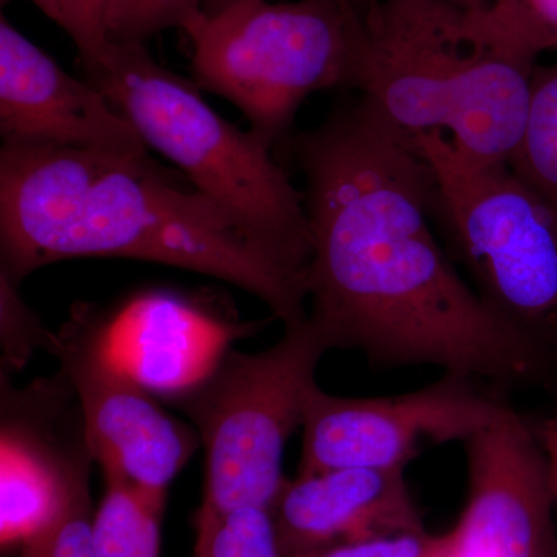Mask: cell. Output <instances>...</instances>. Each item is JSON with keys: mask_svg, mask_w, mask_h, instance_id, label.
Masks as SVG:
<instances>
[{"mask_svg": "<svg viewBox=\"0 0 557 557\" xmlns=\"http://www.w3.org/2000/svg\"><path fill=\"white\" fill-rule=\"evenodd\" d=\"M289 145L310 220L307 319L330 350L500 391L547 379L555 359L487 309L440 244L426 161L368 98L341 102Z\"/></svg>", "mask_w": 557, "mask_h": 557, "instance_id": "cell-1", "label": "cell"}, {"mask_svg": "<svg viewBox=\"0 0 557 557\" xmlns=\"http://www.w3.org/2000/svg\"><path fill=\"white\" fill-rule=\"evenodd\" d=\"M2 270L20 282L60 260L126 258L244 288L284 327L307 319L306 281L260 252L230 215L148 152L0 150Z\"/></svg>", "mask_w": 557, "mask_h": 557, "instance_id": "cell-2", "label": "cell"}, {"mask_svg": "<svg viewBox=\"0 0 557 557\" xmlns=\"http://www.w3.org/2000/svg\"><path fill=\"white\" fill-rule=\"evenodd\" d=\"M357 91L401 134H437L469 166L509 163L536 60L445 0H361Z\"/></svg>", "mask_w": 557, "mask_h": 557, "instance_id": "cell-3", "label": "cell"}, {"mask_svg": "<svg viewBox=\"0 0 557 557\" xmlns=\"http://www.w3.org/2000/svg\"><path fill=\"white\" fill-rule=\"evenodd\" d=\"M83 65L87 81L148 148L177 164L260 252L306 281L311 256L306 199L267 143L219 115L193 81L157 64L143 44L108 42L97 60Z\"/></svg>", "mask_w": 557, "mask_h": 557, "instance_id": "cell-4", "label": "cell"}, {"mask_svg": "<svg viewBox=\"0 0 557 557\" xmlns=\"http://www.w3.org/2000/svg\"><path fill=\"white\" fill-rule=\"evenodd\" d=\"M182 30L193 46V83L233 102L271 149L289 138L310 95L357 90L361 0H247L200 11Z\"/></svg>", "mask_w": 557, "mask_h": 557, "instance_id": "cell-5", "label": "cell"}, {"mask_svg": "<svg viewBox=\"0 0 557 557\" xmlns=\"http://www.w3.org/2000/svg\"><path fill=\"white\" fill-rule=\"evenodd\" d=\"M410 139L431 171L449 258L487 309L556 361V205L508 163L469 166L437 132Z\"/></svg>", "mask_w": 557, "mask_h": 557, "instance_id": "cell-6", "label": "cell"}, {"mask_svg": "<svg viewBox=\"0 0 557 557\" xmlns=\"http://www.w3.org/2000/svg\"><path fill=\"white\" fill-rule=\"evenodd\" d=\"M330 348L309 319L258 354L230 347L208 375L175 399L205 448V496L196 520L273 507L284 486L288 438L302 426L319 361Z\"/></svg>", "mask_w": 557, "mask_h": 557, "instance_id": "cell-7", "label": "cell"}, {"mask_svg": "<svg viewBox=\"0 0 557 557\" xmlns=\"http://www.w3.org/2000/svg\"><path fill=\"white\" fill-rule=\"evenodd\" d=\"M49 351L78 397L84 440L104 479L166 500L172 480L201 445L197 429L164 412L148 388L116 364L97 311H73L53 333Z\"/></svg>", "mask_w": 557, "mask_h": 557, "instance_id": "cell-8", "label": "cell"}, {"mask_svg": "<svg viewBox=\"0 0 557 557\" xmlns=\"http://www.w3.org/2000/svg\"><path fill=\"white\" fill-rule=\"evenodd\" d=\"M508 405L468 376L392 397L348 398L311 388L298 474L341 468L406 469L428 446L467 443Z\"/></svg>", "mask_w": 557, "mask_h": 557, "instance_id": "cell-9", "label": "cell"}, {"mask_svg": "<svg viewBox=\"0 0 557 557\" xmlns=\"http://www.w3.org/2000/svg\"><path fill=\"white\" fill-rule=\"evenodd\" d=\"M463 445L467 504L445 557H557L555 500L527 418L507 406Z\"/></svg>", "mask_w": 557, "mask_h": 557, "instance_id": "cell-10", "label": "cell"}, {"mask_svg": "<svg viewBox=\"0 0 557 557\" xmlns=\"http://www.w3.org/2000/svg\"><path fill=\"white\" fill-rule=\"evenodd\" d=\"M0 135L14 148L148 152L138 132L90 81L69 75L0 17Z\"/></svg>", "mask_w": 557, "mask_h": 557, "instance_id": "cell-11", "label": "cell"}, {"mask_svg": "<svg viewBox=\"0 0 557 557\" xmlns=\"http://www.w3.org/2000/svg\"><path fill=\"white\" fill-rule=\"evenodd\" d=\"M101 321L116 364L143 387L174 399L208 375L231 341L260 327L237 324L209 300L171 289L139 293Z\"/></svg>", "mask_w": 557, "mask_h": 557, "instance_id": "cell-12", "label": "cell"}, {"mask_svg": "<svg viewBox=\"0 0 557 557\" xmlns=\"http://www.w3.org/2000/svg\"><path fill=\"white\" fill-rule=\"evenodd\" d=\"M284 557L423 531L406 469L341 468L285 480L271 507Z\"/></svg>", "mask_w": 557, "mask_h": 557, "instance_id": "cell-13", "label": "cell"}, {"mask_svg": "<svg viewBox=\"0 0 557 557\" xmlns=\"http://www.w3.org/2000/svg\"><path fill=\"white\" fill-rule=\"evenodd\" d=\"M3 416L0 539L3 549H20L60 515L76 480L94 461L89 450L65 460L46 438L32 435Z\"/></svg>", "mask_w": 557, "mask_h": 557, "instance_id": "cell-14", "label": "cell"}, {"mask_svg": "<svg viewBox=\"0 0 557 557\" xmlns=\"http://www.w3.org/2000/svg\"><path fill=\"white\" fill-rule=\"evenodd\" d=\"M106 490L91 522L95 557H160L166 500L104 479Z\"/></svg>", "mask_w": 557, "mask_h": 557, "instance_id": "cell-15", "label": "cell"}, {"mask_svg": "<svg viewBox=\"0 0 557 557\" xmlns=\"http://www.w3.org/2000/svg\"><path fill=\"white\" fill-rule=\"evenodd\" d=\"M508 164L557 207V64L534 69L525 126Z\"/></svg>", "mask_w": 557, "mask_h": 557, "instance_id": "cell-16", "label": "cell"}, {"mask_svg": "<svg viewBox=\"0 0 557 557\" xmlns=\"http://www.w3.org/2000/svg\"><path fill=\"white\" fill-rule=\"evenodd\" d=\"M194 557H284L271 509L237 508L212 520H196Z\"/></svg>", "mask_w": 557, "mask_h": 557, "instance_id": "cell-17", "label": "cell"}, {"mask_svg": "<svg viewBox=\"0 0 557 557\" xmlns=\"http://www.w3.org/2000/svg\"><path fill=\"white\" fill-rule=\"evenodd\" d=\"M474 16L487 35L531 60L557 50V0H490Z\"/></svg>", "mask_w": 557, "mask_h": 557, "instance_id": "cell-18", "label": "cell"}, {"mask_svg": "<svg viewBox=\"0 0 557 557\" xmlns=\"http://www.w3.org/2000/svg\"><path fill=\"white\" fill-rule=\"evenodd\" d=\"M205 0H106L104 35L110 44H143L166 28H183Z\"/></svg>", "mask_w": 557, "mask_h": 557, "instance_id": "cell-19", "label": "cell"}, {"mask_svg": "<svg viewBox=\"0 0 557 557\" xmlns=\"http://www.w3.org/2000/svg\"><path fill=\"white\" fill-rule=\"evenodd\" d=\"M89 471L70 491L60 515L20 548V557H95Z\"/></svg>", "mask_w": 557, "mask_h": 557, "instance_id": "cell-20", "label": "cell"}, {"mask_svg": "<svg viewBox=\"0 0 557 557\" xmlns=\"http://www.w3.org/2000/svg\"><path fill=\"white\" fill-rule=\"evenodd\" d=\"M0 329L3 362L21 369L36 348L49 350L53 333L40 324L35 311L24 302L20 282L0 271Z\"/></svg>", "mask_w": 557, "mask_h": 557, "instance_id": "cell-21", "label": "cell"}, {"mask_svg": "<svg viewBox=\"0 0 557 557\" xmlns=\"http://www.w3.org/2000/svg\"><path fill=\"white\" fill-rule=\"evenodd\" d=\"M449 544V531L443 534L410 531L336 545L307 557H445Z\"/></svg>", "mask_w": 557, "mask_h": 557, "instance_id": "cell-22", "label": "cell"}, {"mask_svg": "<svg viewBox=\"0 0 557 557\" xmlns=\"http://www.w3.org/2000/svg\"><path fill=\"white\" fill-rule=\"evenodd\" d=\"M83 22V44L78 47L81 62L87 64L97 60L108 46L104 35L106 0H78Z\"/></svg>", "mask_w": 557, "mask_h": 557, "instance_id": "cell-23", "label": "cell"}, {"mask_svg": "<svg viewBox=\"0 0 557 557\" xmlns=\"http://www.w3.org/2000/svg\"><path fill=\"white\" fill-rule=\"evenodd\" d=\"M528 424L544 461L549 493L555 500L557 511V412L539 418L536 421L528 420Z\"/></svg>", "mask_w": 557, "mask_h": 557, "instance_id": "cell-24", "label": "cell"}, {"mask_svg": "<svg viewBox=\"0 0 557 557\" xmlns=\"http://www.w3.org/2000/svg\"><path fill=\"white\" fill-rule=\"evenodd\" d=\"M32 2L67 33L70 38L75 40L76 47L83 44V22H81L78 0H32Z\"/></svg>", "mask_w": 557, "mask_h": 557, "instance_id": "cell-25", "label": "cell"}, {"mask_svg": "<svg viewBox=\"0 0 557 557\" xmlns=\"http://www.w3.org/2000/svg\"><path fill=\"white\" fill-rule=\"evenodd\" d=\"M247 2V0H205L203 13L218 14L220 11L236 5V3Z\"/></svg>", "mask_w": 557, "mask_h": 557, "instance_id": "cell-26", "label": "cell"}, {"mask_svg": "<svg viewBox=\"0 0 557 557\" xmlns=\"http://www.w3.org/2000/svg\"><path fill=\"white\" fill-rule=\"evenodd\" d=\"M445 2L467 11H485L490 7V0H445Z\"/></svg>", "mask_w": 557, "mask_h": 557, "instance_id": "cell-27", "label": "cell"}]
</instances>
